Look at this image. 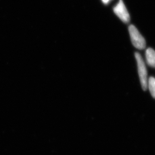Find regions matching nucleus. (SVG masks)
<instances>
[{
  "instance_id": "f257e3e1",
  "label": "nucleus",
  "mask_w": 155,
  "mask_h": 155,
  "mask_svg": "<svg viewBox=\"0 0 155 155\" xmlns=\"http://www.w3.org/2000/svg\"><path fill=\"white\" fill-rule=\"evenodd\" d=\"M134 55L137 62L138 72L140 84L143 91H146L148 89V73L146 67L145 66V62L143 61L142 56L139 52H136Z\"/></svg>"
},
{
  "instance_id": "f03ea898",
  "label": "nucleus",
  "mask_w": 155,
  "mask_h": 155,
  "mask_svg": "<svg viewBox=\"0 0 155 155\" xmlns=\"http://www.w3.org/2000/svg\"><path fill=\"white\" fill-rule=\"evenodd\" d=\"M128 31L133 45L140 50L145 49L146 45V41L137 28L134 25H130L128 27Z\"/></svg>"
},
{
  "instance_id": "20e7f679",
  "label": "nucleus",
  "mask_w": 155,
  "mask_h": 155,
  "mask_svg": "<svg viewBox=\"0 0 155 155\" xmlns=\"http://www.w3.org/2000/svg\"><path fill=\"white\" fill-rule=\"evenodd\" d=\"M147 63L149 66L155 68V51L152 48H148L146 51Z\"/></svg>"
},
{
  "instance_id": "7ed1b4c3",
  "label": "nucleus",
  "mask_w": 155,
  "mask_h": 155,
  "mask_svg": "<svg viewBox=\"0 0 155 155\" xmlns=\"http://www.w3.org/2000/svg\"><path fill=\"white\" fill-rule=\"evenodd\" d=\"M114 11L122 22L127 23L130 21V15L122 0H119V2L114 7Z\"/></svg>"
},
{
  "instance_id": "423d86ee",
  "label": "nucleus",
  "mask_w": 155,
  "mask_h": 155,
  "mask_svg": "<svg viewBox=\"0 0 155 155\" xmlns=\"http://www.w3.org/2000/svg\"><path fill=\"white\" fill-rule=\"evenodd\" d=\"M104 4H107L110 0H102Z\"/></svg>"
},
{
  "instance_id": "39448f33",
  "label": "nucleus",
  "mask_w": 155,
  "mask_h": 155,
  "mask_svg": "<svg viewBox=\"0 0 155 155\" xmlns=\"http://www.w3.org/2000/svg\"><path fill=\"white\" fill-rule=\"evenodd\" d=\"M148 88L149 89L151 95L155 98V78L151 77L148 80Z\"/></svg>"
}]
</instances>
